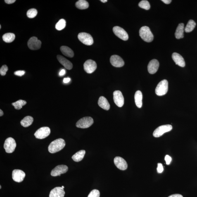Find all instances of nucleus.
Listing matches in <instances>:
<instances>
[{
  "mask_svg": "<svg viewBox=\"0 0 197 197\" xmlns=\"http://www.w3.org/2000/svg\"><path fill=\"white\" fill-rule=\"evenodd\" d=\"M65 142L64 139H59L55 140L50 143L48 146V151L51 153H55L60 151L64 147Z\"/></svg>",
  "mask_w": 197,
  "mask_h": 197,
  "instance_id": "1",
  "label": "nucleus"
},
{
  "mask_svg": "<svg viewBox=\"0 0 197 197\" xmlns=\"http://www.w3.org/2000/svg\"><path fill=\"white\" fill-rule=\"evenodd\" d=\"M139 36L145 42H151L154 39V36L150 28L147 26L141 27L139 31Z\"/></svg>",
  "mask_w": 197,
  "mask_h": 197,
  "instance_id": "2",
  "label": "nucleus"
},
{
  "mask_svg": "<svg viewBox=\"0 0 197 197\" xmlns=\"http://www.w3.org/2000/svg\"><path fill=\"white\" fill-rule=\"evenodd\" d=\"M168 89V83L166 80H163L159 83L155 89L157 95L161 96L167 94Z\"/></svg>",
  "mask_w": 197,
  "mask_h": 197,
  "instance_id": "3",
  "label": "nucleus"
},
{
  "mask_svg": "<svg viewBox=\"0 0 197 197\" xmlns=\"http://www.w3.org/2000/svg\"><path fill=\"white\" fill-rule=\"evenodd\" d=\"M94 123V120L91 117H85L78 121L76 127L82 129H86L90 127Z\"/></svg>",
  "mask_w": 197,
  "mask_h": 197,
  "instance_id": "4",
  "label": "nucleus"
},
{
  "mask_svg": "<svg viewBox=\"0 0 197 197\" xmlns=\"http://www.w3.org/2000/svg\"><path fill=\"white\" fill-rule=\"evenodd\" d=\"M172 129V126L170 124L161 126L157 127L154 131L153 136L155 137H159L165 133L169 132Z\"/></svg>",
  "mask_w": 197,
  "mask_h": 197,
  "instance_id": "5",
  "label": "nucleus"
},
{
  "mask_svg": "<svg viewBox=\"0 0 197 197\" xmlns=\"http://www.w3.org/2000/svg\"><path fill=\"white\" fill-rule=\"evenodd\" d=\"M16 146V143L14 139L11 137H9L5 141L4 148L6 153H10L14 151Z\"/></svg>",
  "mask_w": 197,
  "mask_h": 197,
  "instance_id": "6",
  "label": "nucleus"
},
{
  "mask_svg": "<svg viewBox=\"0 0 197 197\" xmlns=\"http://www.w3.org/2000/svg\"><path fill=\"white\" fill-rule=\"evenodd\" d=\"M78 38L81 42L86 45H91L94 43L92 37L87 33H80L78 35Z\"/></svg>",
  "mask_w": 197,
  "mask_h": 197,
  "instance_id": "7",
  "label": "nucleus"
},
{
  "mask_svg": "<svg viewBox=\"0 0 197 197\" xmlns=\"http://www.w3.org/2000/svg\"><path fill=\"white\" fill-rule=\"evenodd\" d=\"M51 133V130L48 127H42L38 129L34 133V136L37 139H45Z\"/></svg>",
  "mask_w": 197,
  "mask_h": 197,
  "instance_id": "8",
  "label": "nucleus"
},
{
  "mask_svg": "<svg viewBox=\"0 0 197 197\" xmlns=\"http://www.w3.org/2000/svg\"><path fill=\"white\" fill-rule=\"evenodd\" d=\"M113 31L115 35L122 40L127 41L128 39L129 36L127 33L121 27L118 26L114 27Z\"/></svg>",
  "mask_w": 197,
  "mask_h": 197,
  "instance_id": "9",
  "label": "nucleus"
},
{
  "mask_svg": "<svg viewBox=\"0 0 197 197\" xmlns=\"http://www.w3.org/2000/svg\"><path fill=\"white\" fill-rule=\"evenodd\" d=\"M96 64L94 60H88L84 64V70L88 73H92L96 70Z\"/></svg>",
  "mask_w": 197,
  "mask_h": 197,
  "instance_id": "10",
  "label": "nucleus"
},
{
  "mask_svg": "<svg viewBox=\"0 0 197 197\" xmlns=\"http://www.w3.org/2000/svg\"><path fill=\"white\" fill-rule=\"evenodd\" d=\"M27 45L29 49L32 50H37L40 49L41 42L35 37H31L27 42Z\"/></svg>",
  "mask_w": 197,
  "mask_h": 197,
  "instance_id": "11",
  "label": "nucleus"
},
{
  "mask_svg": "<svg viewBox=\"0 0 197 197\" xmlns=\"http://www.w3.org/2000/svg\"><path fill=\"white\" fill-rule=\"evenodd\" d=\"M114 102L117 106L121 108L123 106L124 98L122 94L120 91H115L113 93Z\"/></svg>",
  "mask_w": 197,
  "mask_h": 197,
  "instance_id": "12",
  "label": "nucleus"
},
{
  "mask_svg": "<svg viewBox=\"0 0 197 197\" xmlns=\"http://www.w3.org/2000/svg\"><path fill=\"white\" fill-rule=\"evenodd\" d=\"M25 176V173L20 169H15L12 173V178L13 180L18 183L22 182Z\"/></svg>",
  "mask_w": 197,
  "mask_h": 197,
  "instance_id": "13",
  "label": "nucleus"
},
{
  "mask_svg": "<svg viewBox=\"0 0 197 197\" xmlns=\"http://www.w3.org/2000/svg\"><path fill=\"white\" fill-rule=\"evenodd\" d=\"M68 167L66 165H58L52 170L51 175L53 176H60L61 174H65L68 171Z\"/></svg>",
  "mask_w": 197,
  "mask_h": 197,
  "instance_id": "14",
  "label": "nucleus"
},
{
  "mask_svg": "<svg viewBox=\"0 0 197 197\" xmlns=\"http://www.w3.org/2000/svg\"><path fill=\"white\" fill-rule=\"evenodd\" d=\"M114 163L117 168L121 170H125L127 168V164L123 158L120 157H115L114 159Z\"/></svg>",
  "mask_w": 197,
  "mask_h": 197,
  "instance_id": "15",
  "label": "nucleus"
},
{
  "mask_svg": "<svg viewBox=\"0 0 197 197\" xmlns=\"http://www.w3.org/2000/svg\"><path fill=\"white\" fill-rule=\"evenodd\" d=\"M110 61L112 65L116 67H121L124 64L123 60L117 55H114L111 57Z\"/></svg>",
  "mask_w": 197,
  "mask_h": 197,
  "instance_id": "16",
  "label": "nucleus"
},
{
  "mask_svg": "<svg viewBox=\"0 0 197 197\" xmlns=\"http://www.w3.org/2000/svg\"><path fill=\"white\" fill-rule=\"evenodd\" d=\"M159 67V63L158 60L153 59L151 60L148 64V70L150 74H153L156 73Z\"/></svg>",
  "mask_w": 197,
  "mask_h": 197,
  "instance_id": "17",
  "label": "nucleus"
},
{
  "mask_svg": "<svg viewBox=\"0 0 197 197\" xmlns=\"http://www.w3.org/2000/svg\"><path fill=\"white\" fill-rule=\"evenodd\" d=\"M65 192L61 187H56L51 190L49 197H64Z\"/></svg>",
  "mask_w": 197,
  "mask_h": 197,
  "instance_id": "18",
  "label": "nucleus"
},
{
  "mask_svg": "<svg viewBox=\"0 0 197 197\" xmlns=\"http://www.w3.org/2000/svg\"><path fill=\"white\" fill-rule=\"evenodd\" d=\"M57 58L60 63L66 69L68 70H70L73 68V64L71 62L61 55H58Z\"/></svg>",
  "mask_w": 197,
  "mask_h": 197,
  "instance_id": "19",
  "label": "nucleus"
},
{
  "mask_svg": "<svg viewBox=\"0 0 197 197\" xmlns=\"http://www.w3.org/2000/svg\"><path fill=\"white\" fill-rule=\"evenodd\" d=\"M172 58L176 65H178L179 66L182 67L185 66V62L184 58L179 53H173Z\"/></svg>",
  "mask_w": 197,
  "mask_h": 197,
  "instance_id": "20",
  "label": "nucleus"
},
{
  "mask_svg": "<svg viewBox=\"0 0 197 197\" xmlns=\"http://www.w3.org/2000/svg\"><path fill=\"white\" fill-rule=\"evenodd\" d=\"M98 104L101 108L106 110L110 108V105L108 100L104 96L100 97L98 100Z\"/></svg>",
  "mask_w": 197,
  "mask_h": 197,
  "instance_id": "21",
  "label": "nucleus"
},
{
  "mask_svg": "<svg viewBox=\"0 0 197 197\" xmlns=\"http://www.w3.org/2000/svg\"><path fill=\"white\" fill-rule=\"evenodd\" d=\"M184 23H181L179 24L175 33V36L176 39H180L184 37Z\"/></svg>",
  "mask_w": 197,
  "mask_h": 197,
  "instance_id": "22",
  "label": "nucleus"
},
{
  "mask_svg": "<svg viewBox=\"0 0 197 197\" xmlns=\"http://www.w3.org/2000/svg\"><path fill=\"white\" fill-rule=\"evenodd\" d=\"M134 99L136 106L138 108H141L142 105V94L141 91H137L136 92Z\"/></svg>",
  "mask_w": 197,
  "mask_h": 197,
  "instance_id": "23",
  "label": "nucleus"
},
{
  "mask_svg": "<svg viewBox=\"0 0 197 197\" xmlns=\"http://www.w3.org/2000/svg\"><path fill=\"white\" fill-rule=\"evenodd\" d=\"M63 54L66 56L72 58L74 56V53L72 50L68 46H63L60 48Z\"/></svg>",
  "mask_w": 197,
  "mask_h": 197,
  "instance_id": "24",
  "label": "nucleus"
},
{
  "mask_svg": "<svg viewBox=\"0 0 197 197\" xmlns=\"http://www.w3.org/2000/svg\"><path fill=\"white\" fill-rule=\"evenodd\" d=\"M85 154V150H81L80 151L77 152L72 156V159L76 162L80 161L84 158Z\"/></svg>",
  "mask_w": 197,
  "mask_h": 197,
  "instance_id": "25",
  "label": "nucleus"
},
{
  "mask_svg": "<svg viewBox=\"0 0 197 197\" xmlns=\"http://www.w3.org/2000/svg\"><path fill=\"white\" fill-rule=\"evenodd\" d=\"M33 120L34 119L32 117L27 116L21 121L20 124L24 127H28L32 124Z\"/></svg>",
  "mask_w": 197,
  "mask_h": 197,
  "instance_id": "26",
  "label": "nucleus"
},
{
  "mask_svg": "<svg viewBox=\"0 0 197 197\" xmlns=\"http://www.w3.org/2000/svg\"><path fill=\"white\" fill-rule=\"evenodd\" d=\"M76 6L78 8L81 10L87 9L89 7V3L85 0H79L76 3Z\"/></svg>",
  "mask_w": 197,
  "mask_h": 197,
  "instance_id": "27",
  "label": "nucleus"
},
{
  "mask_svg": "<svg viewBox=\"0 0 197 197\" xmlns=\"http://www.w3.org/2000/svg\"><path fill=\"white\" fill-rule=\"evenodd\" d=\"M3 40L6 43H11L14 40L15 35L12 33H7L3 35Z\"/></svg>",
  "mask_w": 197,
  "mask_h": 197,
  "instance_id": "28",
  "label": "nucleus"
},
{
  "mask_svg": "<svg viewBox=\"0 0 197 197\" xmlns=\"http://www.w3.org/2000/svg\"><path fill=\"white\" fill-rule=\"evenodd\" d=\"M196 23L194 20H190L188 21L186 27L184 29V31L186 33H189L192 31L196 27Z\"/></svg>",
  "mask_w": 197,
  "mask_h": 197,
  "instance_id": "29",
  "label": "nucleus"
},
{
  "mask_svg": "<svg viewBox=\"0 0 197 197\" xmlns=\"http://www.w3.org/2000/svg\"><path fill=\"white\" fill-rule=\"evenodd\" d=\"M27 103V102L23 100H19L18 101L12 103V105L14 107L15 109L20 110L22 108V107L25 106Z\"/></svg>",
  "mask_w": 197,
  "mask_h": 197,
  "instance_id": "30",
  "label": "nucleus"
},
{
  "mask_svg": "<svg viewBox=\"0 0 197 197\" xmlns=\"http://www.w3.org/2000/svg\"><path fill=\"white\" fill-rule=\"evenodd\" d=\"M66 26V22L65 20L63 19H61L56 24L55 27L57 30L60 31L64 29Z\"/></svg>",
  "mask_w": 197,
  "mask_h": 197,
  "instance_id": "31",
  "label": "nucleus"
},
{
  "mask_svg": "<svg viewBox=\"0 0 197 197\" xmlns=\"http://www.w3.org/2000/svg\"><path fill=\"white\" fill-rule=\"evenodd\" d=\"M139 6L140 8L146 10H149L150 8L149 3L146 0H143L141 1L139 3Z\"/></svg>",
  "mask_w": 197,
  "mask_h": 197,
  "instance_id": "32",
  "label": "nucleus"
},
{
  "mask_svg": "<svg viewBox=\"0 0 197 197\" xmlns=\"http://www.w3.org/2000/svg\"><path fill=\"white\" fill-rule=\"evenodd\" d=\"M37 10L35 8H31L27 11V15L28 18H33L37 16Z\"/></svg>",
  "mask_w": 197,
  "mask_h": 197,
  "instance_id": "33",
  "label": "nucleus"
},
{
  "mask_svg": "<svg viewBox=\"0 0 197 197\" xmlns=\"http://www.w3.org/2000/svg\"><path fill=\"white\" fill-rule=\"evenodd\" d=\"M99 191L97 189H94L91 192L87 197H100Z\"/></svg>",
  "mask_w": 197,
  "mask_h": 197,
  "instance_id": "34",
  "label": "nucleus"
},
{
  "mask_svg": "<svg viewBox=\"0 0 197 197\" xmlns=\"http://www.w3.org/2000/svg\"><path fill=\"white\" fill-rule=\"evenodd\" d=\"M8 70V68L6 65H3L0 69V74L2 76H5Z\"/></svg>",
  "mask_w": 197,
  "mask_h": 197,
  "instance_id": "35",
  "label": "nucleus"
},
{
  "mask_svg": "<svg viewBox=\"0 0 197 197\" xmlns=\"http://www.w3.org/2000/svg\"><path fill=\"white\" fill-rule=\"evenodd\" d=\"M157 172L158 173L161 174L164 171V167L163 165L161 163H158V167H157Z\"/></svg>",
  "mask_w": 197,
  "mask_h": 197,
  "instance_id": "36",
  "label": "nucleus"
},
{
  "mask_svg": "<svg viewBox=\"0 0 197 197\" xmlns=\"http://www.w3.org/2000/svg\"><path fill=\"white\" fill-rule=\"evenodd\" d=\"M25 73V72L24 70H18L14 72V74L15 75L19 76V77H22L24 75Z\"/></svg>",
  "mask_w": 197,
  "mask_h": 197,
  "instance_id": "37",
  "label": "nucleus"
},
{
  "mask_svg": "<svg viewBox=\"0 0 197 197\" xmlns=\"http://www.w3.org/2000/svg\"><path fill=\"white\" fill-rule=\"evenodd\" d=\"M172 160L171 157L169 155H167L165 156V160L167 165H169L170 164L171 162L172 161Z\"/></svg>",
  "mask_w": 197,
  "mask_h": 197,
  "instance_id": "38",
  "label": "nucleus"
},
{
  "mask_svg": "<svg viewBox=\"0 0 197 197\" xmlns=\"http://www.w3.org/2000/svg\"><path fill=\"white\" fill-rule=\"evenodd\" d=\"M16 1L15 0H5V2L8 4H11L14 3Z\"/></svg>",
  "mask_w": 197,
  "mask_h": 197,
  "instance_id": "39",
  "label": "nucleus"
},
{
  "mask_svg": "<svg viewBox=\"0 0 197 197\" xmlns=\"http://www.w3.org/2000/svg\"><path fill=\"white\" fill-rule=\"evenodd\" d=\"M70 81V79L69 77L65 78L63 80V82L64 83H68Z\"/></svg>",
  "mask_w": 197,
  "mask_h": 197,
  "instance_id": "40",
  "label": "nucleus"
},
{
  "mask_svg": "<svg viewBox=\"0 0 197 197\" xmlns=\"http://www.w3.org/2000/svg\"><path fill=\"white\" fill-rule=\"evenodd\" d=\"M65 73L66 70H64V69H63V70H62L60 71L59 73V75L60 76H61V77H62V76L64 75Z\"/></svg>",
  "mask_w": 197,
  "mask_h": 197,
  "instance_id": "41",
  "label": "nucleus"
},
{
  "mask_svg": "<svg viewBox=\"0 0 197 197\" xmlns=\"http://www.w3.org/2000/svg\"><path fill=\"white\" fill-rule=\"evenodd\" d=\"M168 197H183L182 195L179 194L172 195Z\"/></svg>",
  "mask_w": 197,
  "mask_h": 197,
  "instance_id": "42",
  "label": "nucleus"
},
{
  "mask_svg": "<svg viewBox=\"0 0 197 197\" xmlns=\"http://www.w3.org/2000/svg\"><path fill=\"white\" fill-rule=\"evenodd\" d=\"M161 1L166 4H170L172 2L171 0H162Z\"/></svg>",
  "mask_w": 197,
  "mask_h": 197,
  "instance_id": "43",
  "label": "nucleus"
},
{
  "mask_svg": "<svg viewBox=\"0 0 197 197\" xmlns=\"http://www.w3.org/2000/svg\"><path fill=\"white\" fill-rule=\"evenodd\" d=\"M3 114H4V113H3L2 110L1 109L0 110V116H2Z\"/></svg>",
  "mask_w": 197,
  "mask_h": 197,
  "instance_id": "44",
  "label": "nucleus"
},
{
  "mask_svg": "<svg viewBox=\"0 0 197 197\" xmlns=\"http://www.w3.org/2000/svg\"><path fill=\"white\" fill-rule=\"evenodd\" d=\"M101 2L103 3H106L108 1V0H101Z\"/></svg>",
  "mask_w": 197,
  "mask_h": 197,
  "instance_id": "45",
  "label": "nucleus"
},
{
  "mask_svg": "<svg viewBox=\"0 0 197 197\" xmlns=\"http://www.w3.org/2000/svg\"><path fill=\"white\" fill-rule=\"evenodd\" d=\"M62 187V188H63V189H64V186H62V187Z\"/></svg>",
  "mask_w": 197,
  "mask_h": 197,
  "instance_id": "46",
  "label": "nucleus"
},
{
  "mask_svg": "<svg viewBox=\"0 0 197 197\" xmlns=\"http://www.w3.org/2000/svg\"><path fill=\"white\" fill-rule=\"evenodd\" d=\"M1 25H0V29H1Z\"/></svg>",
  "mask_w": 197,
  "mask_h": 197,
  "instance_id": "47",
  "label": "nucleus"
},
{
  "mask_svg": "<svg viewBox=\"0 0 197 197\" xmlns=\"http://www.w3.org/2000/svg\"><path fill=\"white\" fill-rule=\"evenodd\" d=\"M0 188H1V186H0Z\"/></svg>",
  "mask_w": 197,
  "mask_h": 197,
  "instance_id": "48",
  "label": "nucleus"
}]
</instances>
